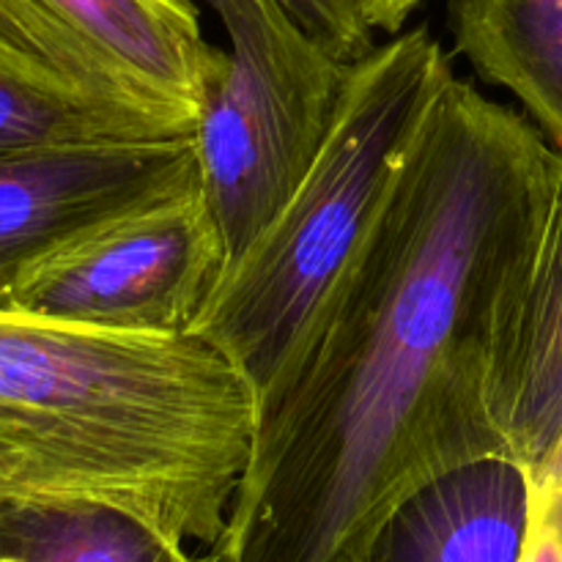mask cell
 <instances>
[{"label":"cell","instance_id":"6da1fadb","mask_svg":"<svg viewBox=\"0 0 562 562\" xmlns=\"http://www.w3.org/2000/svg\"><path fill=\"white\" fill-rule=\"evenodd\" d=\"M558 162L525 113L442 71L371 225L258 404L214 562H355L423 486L508 456L488 409L494 329Z\"/></svg>","mask_w":562,"mask_h":562},{"label":"cell","instance_id":"7a4b0ae2","mask_svg":"<svg viewBox=\"0 0 562 562\" xmlns=\"http://www.w3.org/2000/svg\"><path fill=\"white\" fill-rule=\"evenodd\" d=\"M256 395L192 333H113L0 307V497L115 505L214 547Z\"/></svg>","mask_w":562,"mask_h":562},{"label":"cell","instance_id":"3957f363","mask_svg":"<svg viewBox=\"0 0 562 562\" xmlns=\"http://www.w3.org/2000/svg\"><path fill=\"white\" fill-rule=\"evenodd\" d=\"M453 64L426 25L351 69L316 162L245 256L228 263L190 333L245 376L256 409L289 368L313 313L371 225L406 140Z\"/></svg>","mask_w":562,"mask_h":562},{"label":"cell","instance_id":"277c9868","mask_svg":"<svg viewBox=\"0 0 562 562\" xmlns=\"http://www.w3.org/2000/svg\"><path fill=\"white\" fill-rule=\"evenodd\" d=\"M203 3L223 22L228 60L192 140L201 187L234 263L316 162L355 64L311 36L280 0Z\"/></svg>","mask_w":562,"mask_h":562},{"label":"cell","instance_id":"5b68a950","mask_svg":"<svg viewBox=\"0 0 562 562\" xmlns=\"http://www.w3.org/2000/svg\"><path fill=\"white\" fill-rule=\"evenodd\" d=\"M195 0H0V66L192 137L225 69Z\"/></svg>","mask_w":562,"mask_h":562},{"label":"cell","instance_id":"8992f818","mask_svg":"<svg viewBox=\"0 0 562 562\" xmlns=\"http://www.w3.org/2000/svg\"><path fill=\"white\" fill-rule=\"evenodd\" d=\"M225 267L223 234L198 181L44 252L3 307L113 333H190Z\"/></svg>","mask_w":562,"mask_h":562},{"label":"cell","instance_id":"52a82bcc","mask_svg":"<svg viewBox=\"0 0 562 562\" xmlns=\"http://www.w3.org/2000/svg\"><path fill=\"white\" fill-rule=\"evenodd\" d=\"M198 181L192 137L0 157V307L22 269L44 252Z\"/></svg>","mask_w":562,"mask_h":562},{"label":"cell","instance_id":"ba28073f","mask_svg":"<svg viewBox=\"0 0 562 562\" xmlns=\"http://www.w3.org/2000/svg\"><path fill=\"white\" fill-rule=\"evenodd\" d=\"M488 409L525 470H536L562 434V154L536 239L499 307Z\"/></svg>","mask_w":562,"mask_h":562},{"label":"cell","instance_id":"9c48e42d","mask_svg":"<svg viewBox=\"0 0 562 562\" xmlns=\"http://www.w3.org/2000/svg\"><path fill=\"white\" fill-rule=\"evenodd\" d=\"M530 519V472L492 456L404 499L355 562H521Z\"/></svg>","mask_w":562,"mask_h":562},{"label":"cell","instance_id":"30bf717a","mask_svg":"<svg viewBox=\"0 0 562 562\" xmlns=\"http://www.w3.org/2000/svg\"><path fill=\"white\" fill-rule=\"evenodd\" d=\"M453 47L562 154V0H448Z\"/></svg>","mask_w":562,"mask_h":562},{"label":"cell","instance_id":"8fae6325","mask_svg":"<svg viewBox=\"0 0 562 562\" xmlns=\"http://www.w3.org/2000/svg\"><path fill=\"white\" fill-rule=\"evenodd\" d=\"M0 562H214L124 508L71 497H0Z\"/></svg>","mask_w":562,"mask_h":562},{"label":"cell","instance_id":"7c38bea8","mask_svg":"<svg viewBox=\"0 0 562 562\" xmlns=\"http://www.w3.org/2000/svg\"><path fill=\"white\" fill-rule=\"evenodd\" d=\"M157 121L93 108L0 66V157L93 143L173 140Z\"/></svg>","mask_w":562,"mask_h":562},{"label":"cell","instance_id":"4fadbf2b","mask_svg":"<svg viewBox=\"0 0 562 562\" xmlns=\"http://www.w3.org/2000/svg\"><path fill=\"white\" fill-rule=\"evenodd\" d=\"M311 36L327 44L349 64L366 58L376 42V31L360 14L355 0H280Z\"/></svg>","mask_w":562,"mask_h":562},{"label":"cell","instance_id":"5bb4252c","mask_svg":"<svg viewBox=\"0 0 562 562\" xmlns=\"http://www.w3.org/2000/svg\"><path fill=\"white\" fill-rule=\"evenodd\" d=\"M527 472H530L532 481V503H536L562 532V434L558 442H554V448L547 453V459H543L536 470Z\"/></svg>","mask_w":562,"mask_h":562},{"label":"cell","instance_id":"9a60e30c","mask_svg":"<svg viewBox=\"0 0 562 562\" xmlns=\"http://www.w3.org/2000/svg\"><path fill=\"white\" fill-rule=\"evenodd\" d=\"M521 562H562V532L536 503H532L530 538Z\"/></svg>","mask_w":562,"mask_h":562},{"label":"cell","instance_id":"2e32d148","mask_svg":"<svg viewBox=\"0 0 562 562\" xmlns=\"http://www.w3.org/2000/svg\"><path fill=\"white\" fill-rule=\"evenodd\" d=\"M355 3L373 31L395 36L404 31L406 20L423 0H355Z\"/></svg>","mask_w":562,"mask_h":562}]
</instances>
